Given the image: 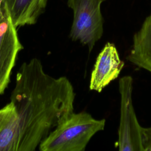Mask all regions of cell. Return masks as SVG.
<instances>
[{
    "label": "cell",
    "instance_id": "obj_1",
    "mask_svg": "<svg viewBox=\"0 0 151 151\" xmlns=\"http://www.w3.org/2000/svg\"><path fill=\"white\" fill-rule=\"evenodd\" d=\"M75 96L66 77L50 76L37 58L23 63L11 95L15 115L0 133V151L35 150L74 112Z\"/></svg>",
    "mask_w": 151,
    "mask_h": 151
},
{
    "label": "cell",
    "instance_id": "obj_2",
    "mask_svg": "<svg viewBox=\"0 0 151 151\" xmlns=\"http://www.w3.org/2000/svg\"><path fill=\"white\" fill-rule=\"evenodd\" d=\"M106 120L87 112L73 113L40 143L41 151H84L93 136L103 130Z\"/></svg>",
    "mask_w": 151,
    "mask_h": 151
},
{
    "label": "cell",
    "instance_id": "obj_3",
    "mask_svg": "<svg viewBox=\"0 0 151 151\" xmlns=\"http://www.w3.org/2000/svg\"><path fill=\"white\" fill-rule=\"evenodd\" d=\"M106 0H68L73 12L70 37L87 46L90 52L103 34L101 5Z\"/></svg>",
    "mask_w": 151,
    "mask_h": 151
},
{
    "label": "cell",
    "instance_id": "obj_4",
    "mask_svg": "<svg viewBox=\"0 0 151 151\" xmlns=\"http://www.w3.org/2000/svg\"><path fill=\"white\" fill-rule=\"evenodd\" d=\"M120 96L117 146L120 151H144L142 128L133 104V78L124 76L119 81Z\"/></svg>",
    "mask_w": 151,
    "mask_h": 151
},
{
    "label": "cell",
    "instance_id": "obj_5",
    "mask_svg": "<svg viewBox=\"0 0 151 151\" xmlns=\"http://www.w3.org/2000/svg\"><path fill=\"white\" fill-rule=\"evenodd\" d=\"M0 23V94H4L10 81V76L18 52L23 46L18 38L17 28L13 25L6 9Z\"/></svg>",
    "mask_w": 151,
    "mask_h": 151
},
{
    "label": "cell",
    "instance_id": "obj_6",
    "mask_svg": "<svg viewBox=\"0 0 151 151\" xmlns=\"http://www.w3.org/2000/svg\"><path fill=\"white\" fill-rule=\"evenodd\" d=\"M124 65L115 44L107 42L96 58L91 74L90 89L100 93L119 77Z\"/></svg>",
    "mask_w": 151,
    "mask_h": 151
},
{
    "label": "cell",
    "instance_id": "obj_7",
    "mask_svg": "<svg viewBox=\"0 0 151 151\" xmlns=\"http://www.w3.org/2000/svg\"><path fill=\"white\" fill-rule=\"evenodd\" d=\"M47 0H4L2 6L7 11L17 28L35 24L44 12Z\"/></svg>",
    "mask_w": 151,
    "mask_h": 151
},
{
    "label": "cell",
    "instance_id": "obj_8",
    "mask_svg": "<svg viewBox=\"0 0 151 151\" xmlns=\"http://www.w3.org/2000/svg\"><path fill=\"white\" fill-rule=\"evenodd\" d=\"M126 59L151 73V10L140 29L134 34L132 48Z\"/></svg>",
    "mask_w": 151,
    "mask_h": 151
},
{
    "label": "cell",
    "instance_id": "obj_9",
    "mask_svg": "<svg viewBox=\"0 0 151 151\" xmlns=\"http://www.w3.org/2000/svg\"><path fill=\"white\" fill-rule=\"evenodd\" d=\"M15 115V110L11 102L0 109V133Z\"/></svg>",
    "mask_w": 151,
    "mask_h": 151
},
{
    "label": "cell",
    "instance_id": "obj_10",
    "mask_svg": "<svg viewBox=\"0 0 151 151\" xmlns=\"http://www.w3.org/2000/svg\"><path fill=\"white\" fill-rule=\"evenodd\" d=\"M144 151H151V127L142 128Z\"/></svg>",
    "mask_w": 151,
    "mask_h": 151
},
{
    "label": "cell",
    "instance_id": "obj_11",
    "mask_svg": "<svg viewBox=\"0 0 151 151\" xmlns=\"http://www.w3.org/2000/svg\"><path fill=\"white\" fill-rule=\"evenodd\" d=\"M6 16V13L2 7H0V23H1L5 19Z\"/></svg>",
    "mask_w": 151,
    "mask_h": 151
},
{
    "label": "cell",
    "instance_id": "obj_12",
    "mask_svg": "<svg viewBox=\"0 0 151 151\" xmlns=\"http://www.w3.org/2000/svg\"><path fill=\"white\" fill-rule=\"evenodd\" d=\"M4 0H0V7H2V4Z\"/></svg>",
    "mask_w": 151,
    "mask_h": 151
}]
</instances>
